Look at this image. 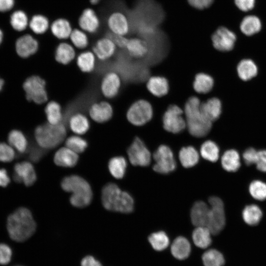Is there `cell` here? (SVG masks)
Wrapping results in <instances>:
<instances>
[{
	"label": "cell",
	"mask_w": 266,
	"mask_h": 266,
	"mask_svg": "<svg viewBox=\"0 0 266 266\" xmlns=\"http://www.w3.org/2000/svg\"><path fill=\"white\" fill-rule=\"evenodd\" d=\"M6 228L9 237L13 240L22 242L34 234L36 223L31 211L26 207H20L8 216Z\"/></svg>",
	"instance_id": "6da1fadb"
},
{
	"label": "cell",
	"mask_w": 266,
	"mask_h": 266,
	"mask_svg": "<svg viewBox=\"0 0 266 266\" xmlns=\"http://www.w3.org/2000/svg\"><path fill=\"white\" fill-rule=\"evenodd\" d=\"M101 200L103 207L108 211L130 213L134 209V200L131 195L114 183L109 182L103 186Z\"/></svg>",
	"instance_id": "7a4b0ae2"
},
{
	"label": "cell",
	"mask_w": 266,
	"mask_h": 266,
	"mask_svg": "<svg viewBox=\"0 0 266 266\" xmlns=\"http://www.w3.org/2000/svg\"><path fill=\"white\" fill-rule=\"evenodd\" d=\"M62 189L65 192L71 193L69 201L77 208H84L91 203L93 193L88 182L81 176L70 175L64 177L61 182Z\"/></svg>",
	"instance_id": "3957f363"
},
{
	"label": "cell",
	"mask_w": 266,
	"mask_h": 266,
	"mask_svg": "<svg viewBox=\"0 0 266 266\" xmlns=\"http://www.w3.org/2000/svg\"><path fill=\"white\" fill-rule=\"evenodd\" d=\"M200 104V99L193 96L188 99L184 107L186 127L189 133L197 137L206 136L212 127V122L202 114Z\"/></svg>",
	"instance_id": "277c9868"
},
{
	"label": "cell",
	"mask_w": 266,
	"mask_h": 266,
	"mask_svg": "<svg viewBox=\"0 0 266 266\" xmlns=\"http://www.w3.org/2000/svg\"><path fill=\"white\" fill-rule=\"evenodd\" d=\"M66 133V129L63 124L53 125L46 123L38 125L34 130L33 135L37 145L45 150L61 144Z\"/></svg>",
	"instance_id": "5b68a950"
},
{
	"label": "cell",
	"mask_w": 266,
	"mask_h": 266,
	"mask_svg": "<svg viewBox=\"0 0 266 266\" xmlns=\"http://www.w3.org/2000/svg\"><path fill=\"white\" fill-rule=\"evenodd\" d=\"M26 100L40 105L48 100L45 80L41 76L33 74L28 76L22 84Z\"/></svg>",
	"instance_id": "8992f818"
},
{
	"label": "cell",
	"mask_w": 266,
	"mask_h": 266,
	"mask_svg": "<svg viewBox=\"0 0 266 266\" xmlns=\"http://www.w3.org/2000/svg\"><path fill=\"white\" fill-rule=\"evenodd\" d=\"M209 212L206 227L212 234L219 233L226 224V217L223 202L219 197L212 196L209 198Z\"/></svg>",
	"instance_id": "52a82bcc"
},
{
	"label": "cell",
	"mask_w": 266,
	"mask_h": 266,
	"mask_svg": "<svg viewBox=\"0 0 266 266\" xmlns=\"http://www.w3.org/2000/svg\"><path fill=\"white\" fill-rule=\"evenodd\" d=\"M153 114L151 104L146 100H139L130 106L126 113V117L132 125L141 126L150 121Z\"/></svg>",
	"instance_id": "ba28073f"
},
{
	"label": "cell",
	"mask_w": 266,
	"mask_h": 266,
	"mask_svg": "<svg viewBox=\"0 0 266 266\" xmlns=\"http://www.w3.org/2000/svg\"><path fill=\"white\" fill-rule=\"evenodd\" d=\"M155 161L153 168L159 173L168 174L174 171L176 166L173 154L171 149L165 145H161L153 154Z\"/></svg>",
	"instance_id": "9c48e42d"
},
{
	"label": "cell",
	"mask_w": 266,
	"mask_h": 266,
	"mask_svg": "<svg viewBox=\"0 0 266 266\" xmlns=\"http://www.w3.org/2000/svg\"><path fill=\"white\" fill-rule=\"evenodd\" d=\"M184 112L178 106L169 105L163 117V127L166 131L173 133H179L186 127V119L183 116Z\"/></svg>",
	"instance_id": "30bf717a"
},
{
	"label": "cell",
	"mask_w": 266,
	"mask_h": 266,
	"mask_svg": "<svg viewBox=\"0 0 266 266\" xmlns=\"http://www.w3.org/2000/svg\"><path fill=\"white\" fill-rule=\"evenodd\" d=\"M127 154L132 165L146 166L151 162V153L143 141L136 137L127 150Z\"/></svg>",
	"instance_id": "8fae6325"
},
{
	"label": "cell",
	"mask_w": 266,
	"mask_h": 266,
	"mask_svg": "<svg viewBox=\"0 0 266 266\" xmlns=\"http://www.w3.org/2000/svg\"><path fill=\"white\" fill-rule=\"evenodd\" d=\"M236 37L234 33L226 27L218 28L211 36L213 47L218 51L228 52L234 47Z\"/></svg>",
	"instance_id": "7c38bea8"
},
{
	"label": "cell",
	"mask_w": 266,
	"mask_h": 266,
	"mask_svg": "<svg viewBox=\"0 0 266 266\" xmlns=\"http://www.w3.org/2000/svg\"><path fill=\"white\" fill-rule=\"evenodd\" d=\"M14 181L23 183L26 186H31L36 182L37 175L33 165L29 162L16 163L14 166Z\"/></svg>",
	"instance_id": "4fadbf2b"
},
{
	"label": "cell",
	"mask_w": 266,
	"mask_h": 266,
	"mask_svg": "<svg viewBox=\"0 0 266 266\" xmlns=\"http://www.w3.org/2000/svg\"><path fill=\"white\" fill-rule=\"evenodd\" d=\"M121 86V79L119 75L115 71H108L101 80L100 92L104 98L113 99L118 94Z\"/></svg>",
	"instance_id": "5bb4252c"
},
{
	"label": "cell",
	"mask_w": 266,
	"mask_h": 266,
	"mask_svg": "<svg viewBox=\"0 0 266 266\" xmlns=\"http://www.w3.org/2000/svg\"><path fill=\"white\" fill-rule=\"evenodd\" d=\"M88 114L93 121L102 124L109 121L112 118L113 109L108 101L105 100L96 101L90 105Z\"/></svg>",
	"instance_id": "9a60e30c"
},
{
	"label": "cell",
	"mask_w": 266,
	"mask_h": 266,
	"mask_svg": "<svg viewBox=\"0 0 266 266\" xmlns=\"http://www.w3.org/2000/svg\"><path fill=\"white\" fill-rule=\"evenodd\" d=\"M107 25L109 32L126 36L130 32V24L128 18L122 12L111 13L107 19Z\"/></svg>",
	"instance_id": "2e32d148"
},
{
	"label": "cell",
	"mask_w": 266,
	"mask_h": 266,
	"mask_svg": "<svg viewBox=\"0 0 266 266\" xmlns=\"http://www.w3.org/2000/svg\"><path fill=\"white\" fill-rule=\"evenodd\" d=\"M38 48L37 40L30 34H25L19 37L15 43V51L17 55L24 59L35 54Z\"/></svg>",
	"instance_id": "e0dca14e"
},
{
	"label": "cell",
	"mask_w": 266,
	"mask_h": 266,
	"mask_svg": "<svg viewBox=\"0 0 266 266\" xmlns=\"http://www.w3.org/2000/svg\"><path fill=\"white\" fill-rule=\"evenodd\" d=\"M116 48L117 46L113 41L105 35L96 42L92 51L98 60L105 61L114 55Z\"/></svg>",
	"instance_id": "ac0fdd59"
},
{
	"label": "cell",
	"mask_w": 266,
	"mask_h": 266,
	"mask_svg": "<svg viewBox=\"0 0 266 266\" xmlns=\"http://www.w3.org/2000/svg\"><path fill=\"white\" fill-rule=\"evenodd\" d=\"M200 110L204 117L213 123L218 120L222 114V102L217 97L211 98L201 103Z\"/></svg>",
	"instance_id": "d6986e66"
},
{
	"label": "cell",
	"mask_w": 266,
	"mask_h": 266,
	"mask_svg": "<svg viewBox=\"0 0 266 266\" xmlns=\"http://www.w3.org/2000/svg\"><path fill=\"white\" fill-rule=\"evenodd\" d=\"M81 29L90 33L98 32L100 27V19L95 11L90 8L83 10L78 19Z\"/></svg>",
	"instance_id": "ffe728a7"
},
{
	"label": "cell",
	"mask_w": 266,
	"mask_h": 266,
	"mask_svg": "<svg viewBox=\"0 0 266 266\" xmlns=\"http://www.w3.org/2000/svg\"><path fill=\"white\" fill-rule=\"evenodd\" d=\"M54 162L58 166L63 167L75 166L79 160L78 154L66 146L59 148L54 156Z\"/></svg>",
	"instance_id": "44dd1931"
},
{
	"label": "cell",
	"mask_w": 266,
	"mask_h": 266,
	"mask_svg": "<svg viewBox=\"0 0 266 266\" xmlns=\"http://www.w3.org/2000/svg\"><path fill=\"white\" fill-rule=\"evenodd\" d=\"M69 130L75 134L82 135L86 133L90 128L89 118L82 112L72 113L68 121Z\"/></svg>",
	"instance_id": "7402d4cb"
},
{
	"label": "cell",
	"mask_w": 266,
	"mask_h": 266,
	"mask_svg": "<svg viewBox=\"0 0 266 266\" xmlns=\"http://www.w3.org/2000/svg\"><path fill=\"white\" fill-rule=\"evenodd\" d=\"M236 72L239 79L244 82L255 78L258 74V67L251 59L244 58L236 66Z\"/></svg>",
	"instance_id": "603a6c76"
},
{
	"label": "cell",
	"mask_w": 266,
	"mask_h": 266,
	"mask_svg": "<svg viewBox=\"0 0 266 266\" xmlns=\"http://www.w3.org/2000/svg\"><path fill=\"white\" fill-rule=\"evenodd\" d=\"M209 207L203 201H197L191 210V219L196 227L205 226L207 223Z\"/></svg>",
	"instance_id": "cb8c5ba5"
},
{
	"label": "cell",
	"mask_w": 266,
	"mask_h": 266,
	"mask_svg": "<svg viewBox=\"0 0 266 266\" xmlns=\"http://www.w3.org/2000/svg\"><path fill=\"white\" fill-rule=\"evenodd\" d=\"M75 57L76 52L74 46L67 42L60 43L55 49V59L57 62L61 65L69 64Z\"/></svg>",
	"instance_id": "d4e9b609"
},
{
	"label": "cell",
	"mask_w": 266,
	"mask_h": 266,
	"mask_svg": "<svg viewBox=\"0 0 266 266\" xmlns=\"http://www.w3.org/2000/svg\"><path fill=\"white\" fill-rule=\"evenodd\" d=\"M146 87L148 90L154 96L162 97L166 95L169 91V84L164 77L154 76L148 80Z\"/></svg>",
	"instance_id": "484cf974"
},
{
	"label": "cell",
	"mask_w": 266,
	"mask_h": 266,
	"mask_svg": "<svg viewBox=\"0 0 266 266\" xmlns=\"http://www.w3.org/2000/svg\"><path fill=\"white\" fill-rule=\"evenodd\" d=\"M7 140L20 153H24L28 149V141L26 135L20 129H14L8 133Z\"/></svg>",
	"instance_id": "4316f807"
},
{
	"label": "cell",
	"mask_w": 266,
	"mask_h": 266,
	"mask_svg": "<svg viewBox=\"0 0 266 266\" xmlns=\"http://www.w3.org/2000/svg\"><path fill=\"white\" fill-rule=\"evenodd\" d=\"M50 28L52 34L61 40L69 38L72 31L70 23L67 19L62 18L54 20Z\"/></svg>",
	"instance_id": "83f0119b"
},
{
	"label": "cell",
	"mask_w": 266,
	"mask_h": 266,
	"mask_svg": "<svg viewBox=\"0 0 266 266\" xmlns=\"http://www.w3.org/2000/svg\"><path fill=\"white\" fill-rule=\"evenodd\" d=\"M129 55L135 58H141L148 52L147 42L142 39L133 37L128 39L126 48Z\"/></svg>",
	"instance_id": "f1b7e54d"
},
{
	"label": "cell",
	"mask_w": 266,
	"mask_h": 266,
	"mask_svg": "<svg viewBox=\"0 0 266 266\" xmlns=\"http://www.w3.org/2000/svg\"><path fill=\"white\" fill-rule=\"evenodd\" d=\"M171 252L176 259L183 260L189 256L191 245L187 239L183 236H178L173 241L171 246Z\"/></svg>",
	"instance_id": "f546056e"
},
{
	"label": "cell",
	"mask_w": 266,
	"mask_h": 266,
	"mask_svg": "<svg viewBox=\"0 0 266 266\" xmlns=\"http://www.w3.org/2000/svg\"><path fill=\"white\" fill-rule=\"evenodd\" d=\"M96 58L93 51H84L79 53L76 57L77 66L80 70L84 73L92 72L96 67Z\"/></svg>",
	"instance_id": "4dcf8cb0"
},
{
	"label": "cell",
	"mask_w": 266,
	"mask_h": 266,
	"mask_svg": "<svg viewBox=\"0 0 266 266\" xmlns=\"http://www.w3.org/2000/svg\"><path fill=\"white\" fill-rule=\"evenodd\" d=\"M47 123L55 125L62 123L63 119V110L60 104L55 100L47 103L44 108Z\"/></svg>",
	"instance_id": "1f68e13d"
},
{
	"label": "cell",
	"mask_w": 266,
	"mask_h": 266,
	"mask_svg": "<svg viewBox=\"0 0 266 266\" xmlns=\"http://www.w3.org/2000/svg\"><path fill=\"white\" fill-rule=\"evenodd\" d=\"M221 162L223 168L229 172H235L240 166V156L235 149L226 150L222 156Z\"/></svg>",
	"instance_id": "d6a6232c"
},
{
	"label": "cell",
	"mask_w": 266,
	"mask_h": 266,
	"mask_svg": "<svg viewBox=\"0 0 266 266\" xmlns=\"http://www.w3.org/2000/svg\"><path fill=\"white\" fill-rule=\"evenodd\" d=\"M214 78L209 74L199 73L195 77L193 88L199 94H207L210 92L214 86Z\"/></svg>",
	"instance_id": "836d02e7"
},
{
	"label": "cell",
	"mask_w": 266,
	"mask_h": 266,
	"mask_svg": "<svg viewBox=\"0 0 266 266\" xmlns=\"http://www.w3.org/2000/svg\"><path fill=\"white\" fill-rule=\"evenodd\" d=\"M211 233L205 226L196 227L192 233L194 244L200 248H206L211 243Z\"/></svg>",
	"instance_id": "e575fe53"
},
{
	"label": "cell",
	"mask_w": 266,
	"mask_h": 266,
	"mask_svg": "<svg viewBox=\"0 0 266 266\" xmlns=\"http://www.w3.org/2000/svg\"><path fill=\"white\" fill-rule=\"evenodd\" d=\"M179 159L183 166L189 168L195 166L198 163L199 155L194 147L191 146L184 147L179 151Z\"/></svg>",
	"instance_id": "d590c367"
},
{
	"label": "cell",
	"mask_w": 266,
	"mask_h": 266,
	"mask_svg": "<svg viewBox=\"0 0 266 266\" xmlns=\"http://www.w3.org/2000/svg\"><path fill=\"white\" fill-rule=\"evenodd\" d=\"M127 166L126 160L124 157L120 156L111 158L108 163V168L110 173L113 177L117 179L124 177Z\"/></svg>",
	"instance_id": "8d00e7d4"
},
{
	"label": "cell",
	"mask_w": 266,
	"mask_h": 266,
	"mask_svg": "<svg viewBox=\"0 0 266 266\" xmlns=\"http://www.w3.org/2000/svg\"><path fill=\"white\" fill-rule=\"evenodd\" d=\"M262 24L259 18L254 15H248L242 20L240 29L246 35L251 36L258 33L261 29Z\"/></svg>",
	"instance_id": "74e56055"
},
{
	"label": "cell",
	"mask_w": 266,
	"mask_h": 266,
	"mask_svg": "<svg viewBox=\"0 0 266 266\" xmlns=\"http://www.w3.org/2000/svg\"><path fill=\"white\" fill-rule=\"evenodd\" d=\"M263 216L261 208L256 204L247 205L242 211L244 221L250 226H255L260 222Z\"/></svg>",
	"instance_id": "f35d334b"
},
{
	"label": "cell",
	"mask_w": 266,
	"mask_h": 266,
	"mask_svg": "<svg viewBox=\"0 0 266 266\" xmlns=\"http://www.w3.org/2000/svg\"><path fill=\"white\" fill-rule=\"evenodd\" d=\"M219 148L213 141L208 140L204 141L200 146V153L204 159L211 162H216L219 157Z\"/></svg>",
	"instance_id": "ab89813d"
},
{
	"label": "cell",
	"mask_w": 266,
	"mask_h": 266,
	"mask_svg": "<svg viewBox=\"0 0 266 266\" xmlns=\"http://www.w3.org/2000/svg\"><path fill=\"white\" fill-rule=\"evenodd\" d=\"M30 27L37 34L46 33L50 27L48 19L44 15L37 14L33 16L30 22Z\"/></svg>",
	"instance_id": "60d3db41"
},
{
	"label": "cell",
	"mask_w": 266,
	"mask_h": 266,
	"mask_svg": "<svg viewBox=\"0 0 266 266\" xmlns=\"http://www.w3.org/2000/svg\"><path fill=\"white\" fill-rule=\"evenodd\" d=\"M202 260L204 266H223L225 264L223 255L214 249L205 252L202 256Z\"/></svg>",
	"instance_id": "b9f144b4"
},
{
	"label": "cell",
	"mask_w": 266,
	"mask_h": 266,
	"mask_svg": "<svg viewBox=\"0 0 266 266\" xmlns=\"http://www.w3.org/2000/svg\"><path fill=\"white\" fill-rule=\"evenodd\" d=\"M65 145L75 153L84 152L88 147L87 141L79 135L74 134L68 137L65 140Z\"/></svg>",
	"instance_id": "7bdbcfd3"
},
{
	"label": "cell",
	"mask_w": 266,
	"mask_h": 266,
	"mask_svg": "<svg viewBox=\"0 0 266 266\" xmlns=\"http://www.w3.org/2000/svg\"><path fill=\"white\" fill-rule=\"evenodd\" d=\"M148 240L153 249L156 251H162L165 249L169 243L167 235L163 231L151 234L148 237Z\"/></svg>",
	"instance_id": "ee69618b"
},
{
	"label": "cell",
	"mask_w": 266,
	"mask_h": 266,
	"mask_svg": "<svg viewBox=\"0 0 266 266\" xmlns=\"http://www.w3.org/2000/svg\"><path fill=\"white\" fill-rule=\"evenodd\" d=\"M69 38L73 46L79 49H85L89 43L86 32L78 29L72 30Z\"/></svg>",
	"instance_id": "f6af8a7d"
},
{
	"label": "cell",
	"mask_w": 266,
	"mask_h": 266,
	"mask_svg": "<svg viewBox=\"0 0 266 266\" xmlns=\"http://www.w3.org/2000/svg\"><path fill=\"white\" fill-rule=\"evenodd\" d=\"M249 191L255 200L263 201L266 199V183L262 181H253L249 185Z\"/></svg>",
	"instance_id": "bcb514c9"
},
{
	"label": "cell",
	"mask_w": 266,
	"mask_h": 266,
	"mask_svg": "<svg viewBox=\"0 0 266 266\" xmlns=\"http://www.w3.org/2000/svg\"><path fill=\"white\" fill-rule=\"evenodd\" d=\"M10 23L15 30L22 31L26 29L28 24V18L24 12L17 11L12 14Z\"/></svg>",
	"instance_id": "7dc6e473"
},
{
	"label": "cell",
	"mask_w": 266,
	"mask_h": 266,
	"mask_svg": "<svg viewBox=\"0 0 266 266\" xmlns=\"http://www.w3.org/2000/svg\"><path fill=\"white\" fill-rule=\"evenodd\" d=\"M15 157L14 149L11 145L4 142H0V162H10Z\"/></svg>",
	"instance_id": "c3c4849f"
},
{
	"label": "cell",
	"mask_w": 266,
	"mask_h": 266,
	"mask_svg": "<svg viewBox=\"0 0 266 266\" xmlns=\"http://www.w3.org/2000/svg\"><path fill=\"white\" fill-rule=\"evenodd\" d=\"M12 250L6 244L0 243V265H7L11 261Z\"/></svg>",
	"instance_id": "681fc988"
},
{
	"label": "cell",
	"mask_w": 266,
	"mask_h": 266,
	"mask_svg": "<svg viewBox=\"0 0 266 266\" xmlns=\"http://www.w3.org/2000/svg\"><path fill=\"white\" fill-rule=\"evenodd\" d=\"M258 152L253 147H248L243 153V159L244 163L248 166L255 164L258 157Z\"/></svg>",
	"instance_id": "f907efd6"
},
{
	"label": "cell",
	"mask_w": 266,
	"mask_h": 266,
	"mask_svg": "<svg viewBox=\"0 0 266 266\" xmlns=\"http://www.w3.org/2000/svg\"><path fill=\"white\" fill-rule=\"evenodd\" d=\"M214 0H187L189 4L198 10H204L210 7Z\"/></svg>",
	"instance_id": "816d5d0a"
},
{
	"label": "cell",
	"mask_w": 266,
	"mask_h": 266,
	"mask_svg": "<svg viewBox=\"0 0 266 266\" xmlns=\"http://www.w3.org/2000/svg\"><path fill=\"white\" fill-rule=\"evenodd\" d=\"M106 36L113 41L117 47L120 48H126L129 38H127L125 36L113 34L110 32H108Z\"/></svg>",
	"instance_id": "f5cc1de1"
},
{
	"label": "cell",
	"mask_w": 266,
	"mask_h": 266,
	"mask_svg": "<svg viewBox=\"0 0 266 266\" xmlns=\"http://www.w3.org/2000/svg\"><path fill=\"white\" fill-rule=\"evenodd\" d=\"M44 150L39 146L32 148L29 150V159L33 163L39 162L44 154Z\"/></svg>",
	"instance_id": "db71d44e"
},
{
	"label": "cell",
	"mask_w": 266,
	"mask_h": 266,
	"mask_svg": "<svg viewBox=\"0 0 266 266\" xmlns=\"http://www.w3.org/2000/svg\"><path fill=\"white\" fill-rule=\"evenodd\" d=\"M257 168L262 171L266 172V150L258 151V157L256 163Z\"/></svg>",
	"instance_id": "11a10c76"
},
{
	"label": "cell",
	"mask_w": 266,
	"mask_h": 266,
	"mask_svg": "<svg viewBox=\"0 0 266 266\" xmlns=\"http://www.w3.org/2000/svg\"><path fill=\"white\" fill-rule=\"evenodd\" d=\"M255 0H234L236 6L242 11H248L254 6Z\"/></svg>",
	"instance_id": "9f6ffc18"
},
{
	"label": "cell",
	"mask_w": 266,
	"mask_h": 266,
	"mask_svg": "<svg viewBox=\"0 0 266 266\" xmlns=\"http://www.w3.org/2000/svg\"><path fill=\"white\" fill-rule=\"evenodd\" d=\"M81 266H102L101 264L92 256L85 257L81 262Z\"/></svg>",
	"instance_id": "6f0895ef"
},
{
	"label": "cell",
	"mask_w": 266,
	"mask_h": 266,
	"mask_svg": "<svg viewBox=\"0 0 266 266\" xmlns=\"http://www.w3.org/2000/svg\"><path fill=\"white\" fill-rule=\"evenodd\" d=\"M10 182V179L6 170L0 168V187H6Z\"/></svg>",
	"instance_id": "680465c9"
},
{
	"label": "cell",
	"mask_w": 266,
	"mask_h": 266,
	"mask_svg": "<svg viewBox=\"0 0 266 266\" xmlns=\"http://www.w3.org/2000/svg\"><path fill=\"white\" fill-rule=\"evenodd\" d=\"M14 3V0H0V11L9 10L12 8Z\"/></svg>",
	"instance_id": "91938a15"
},
{
	"label": "cell",
	"mask_w": 266,
	"mask_h": 266,
	"mask_svg": "<svg viewBox=\"0 0 266 266\" xmlns=\"http://www.w3.org/2000/svg\"><path fill=\"white\" fill-rule=\"evenodd\" d=\"M4 84V80L0 77V93L2 91Z\"/></svg>",
	"instance_id": "94428289"
},
{
	"label": "cell",
	"mask_w": 266,
	"mask_h": 266,
	"mask_svg": "<svg viewBox=\"0 0 266 266\" xmlns=\"http://www.w3.org/2000/svg\"><path fill=\"white\" fill-rule=\"evenodd\" d=\"M100 0H90L91 3L93 4L98 3Z\"/></svg>",
	"instance_id": "6125c7cd"
},
{
	"label": "cell",
	"mask_w": 266,
	"mask_h": 266,
	"mask_svg": "<svg viewBox=\"0 0 266 266\" xmlns=\"http://www.w3.org/2000/svg\"><path fill=\"white\" fill-rule=\"evenodd\" d=\"M3 34L1 31L0 30V44H1L2 41Z\"/></svg>",
	"instance_id": "be15d7a7"
},
{
	"label": "cell",
	"mask_w": 266,
	"mask_h": 266,
	"mask_svg": "<svg viewBox=\"0 0 266 266\" xmlns=\"http://www.w3.org/2000/svg\"><path fill=\"white\" fill-rule=\"evenodd\" d=\"M23 266L18 265V266Z\"/></svg>",
	"instance_id": "e7e4bbea"
}]
</instances>
